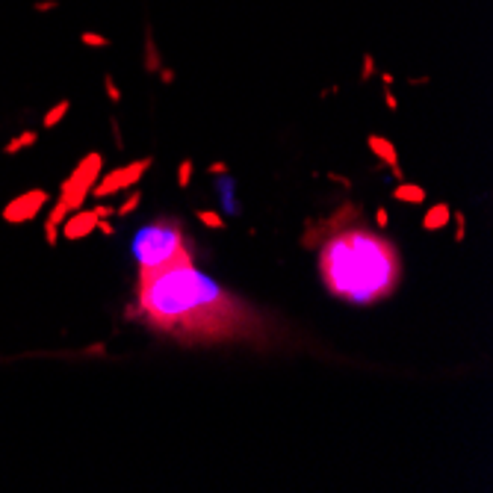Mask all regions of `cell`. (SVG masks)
<instances>
[{"label": "cell", "mask_w": 493, "mask_h": 493, "mask_svg": "<svg viewBox=\"0 0 493 493\" xmlns=\"http://www.w3.org/2000/svg\"><path fill=\"white\" fill-rule=\"evenodd\" d=\"M142 322L183 346H222L272 340V322L255 304L195 269L192 260L139 272L136 304Z\"/></svg>", "instance_id": "cell-1"}, {"label": "cell", "mask_w": 493, "mask_h": 493, "mask_svg": "<svg viewBox=\"0 0 493 493\" xmlns=\"http://www.w3.org/2000/svg\"><path fill=\"white\" fill-rule=\"evenodd\" d=\"M319 278L334 299L349 304H378L399 290L402 257L387 236L358 224L322 243Z\"/></svg>", "instance_id": "cell-2"}, {"label": "cell", "mask_w": 493, "mask_h": 493, "mask_svg": "<svg viewBox=\"0 0 493 493\" xmlns=\"http://www.w3.org/2000/svg\"><path fill=\"white\" fill-rule=\"evenodd\" d=\"M133 257L139 272H154L163 266L192 260V245L177 219H154L133 236Z\"/></svg>", "instance_id": "cell-3"}, {"label": "cell", "mask_w": 493, "mask_h": 493, "mask_svg": "<svg viewBox=\"0 0 493 493\" xmlns=\"http://www.w3.org/2000/svg\"><path fill=\"white\" fill-rule=\"evenodd\" d=\"M101 168H104V157L97 151H92L74 166V172L62 180L60 195H56V201L50 207V216L45 222V243L50 248L56 245V239H60V228H62L65 216H72L74 210H80L83 204H86V198L92 195V187L97 183V177H101Z\"/></svg>", "instance_id": "cell-4"}, {"label": "cell", "mask_w": 493, "mask_h": 493, "mask_svg": "<svg viewBox=\"0 0 493 493\" xmlns=\"http://www.w3.org/2000/svg\"><path fill=\"white\" fill-rule=\"evenodd\" d=\"M151 157L145 160H136V163H128V166H121V168H112V172H107L104 177H97V183L92 187V195L95 198H109V195H116V192H124V189H133L139 180L145 177V172L151 168Z\"/></svg>", "instance_id": "cell-5"}, {"label": "cell", "mask_w": 493, "mask_h": 493, "mask_svg": "<svg viewBox=\"0 0 493 493\" xmlns=\"http://www.w3.org/2000/svg\"><path fill=\"white\" fill-rule=\"evenodd\" d=\"M48 204H50V195L45 189H30V192L18 195V198H12L0 216L9 224H24V222H33Z\"/></svg>", "instance_id": "cell-6"}, {"label": "cell", "mask_w": 493, "mask_h": 493, "mask_svg": "<svg viewBox=\"0 0 493 493\" xmlns=\"http://www.w3.org/2000/svg\"><path fill=\"white\" fill-rule=\"evenodd\" d=\"M97 231V213L95 210H74L72 216H65V222H62V228H60V234L65 236V239H83V236H89V234H95Z\"/></svg>", "instance_id": "cell-7"}, {"label": "cell", "mask_w": 493, "mask_h": 493, "mask_svg": "<svg viewBox=\"0 0 493 493\" xmlns=\"http://www.w3.org/2000/svg\"><path fill=\"white\" fill-rule=\"evenodd\" d=\"M366 145H370V151L375 154L378 160H381L393 175H396V180H405V175H402V168H399V154H396V148H393V142L390 139H384L381 133H372L370 139H366Z\"/></svg>", "instance_id": "cell-8"}, {"label": "cell", "mask_w": 493, "mask_h": 493, "mask_svg": "<svg viewBox=\"0 0 493 493\" xmlns=\"http://www.w3.org/2000/svg\"><path fill=\"white\" fill-rule=\"evenodd\" d=\"M452 222V207H449L446 201H440V204H434L426 216H422V231H440V228H446V224Z\"/></svg>", "instance_id": "cell-9"}, {"label": "cell", "mask_w": 493, "mask_h": 493, "mask_svg": "<svg viewBox=\"0 0 493 493\" xmlns=\"http://www.w3.org/2000/svg\"><path fill=\"white\" fill-rule=\"evenodd\" d=\"M393 198L402 201V204H426V189L417 187V183H407L402 180L396 189H393Z\"/></svg>", "instance_id": "cell-10"}, {"label": "cell", "mask_w": 493, "mask_h": 493, "mask_svg": "<svg viewBox=\"0 0 493 493\" xmlns=\"http://www.w3.org/2000/svg\"><path fill=\"white\" fill-rule=\"evenodd\" d=\"M36 142H39V133H36V130H24V133H18L15 139H9V142L4 145V154H6V157H15L18 151L33 148Z\"/></svg>", "instance_id": "cell-11"}, {"label": "cell", "mask_w": 493, "mask_h": 493, "mask_svg": "<svg viewBox=\"0 0 493 493\" xmlns=\"http://www.w3.org/2000/svg\"><path fill=\"white\" fill-rule=\"evenodd\" d=\"M198 222L204 224V228H210V231H224V219H222V213H216V210H198Z\"/></svg>", "instance_id": "cell-12"}, {"label": "cell", "mask_w": 493, "mask_h": 493, "mask_svg": "<svg viewBox=\"0 0 493 493\" xmlns=\"http://www.w3.org/2000/svg\"><path fill=\"white\" fill-rule=\"evenodd\" d=\"M192 175H195V163H192V157L180 160V166H177V187H180V189H187L189 183H192Z\"/></svg>", "instance_id": "cell-13"}, {"label": "cell", "mask_w": 493, "mask_h": 493, "mask_svg": "<svg viewBox=\"0 0 493 493\" xmlns=\"http://www.w3.org/2000/svg\"><path fill=\"white\" fill-rule=\"evenodd\" d=\"M139 204H142V192H139V189H133V192L128 195V201H124V204H119L116 216H119V219H124V216L136 213V207H139Z\"/></svg>", "instance_id": "cell-14"}, {"label": "cell", "mask_w": 493, "mask_h": 493, "mask_svg": "<svg viewBox=\"0 0 493 493\" xmlns=\"http://www.w3.org/2000/svg\"><path fill=\"white\" fill-rule=\"evenodd\" d=\"M65 112H68V101H62V104H56L48 116H45V128H56L62 119H65Z\"/></svg>", "instance_id": "cell-15"}, {"label": "cell", "mask_w": 493, "mask_h": 493, "mask_svg": "<svg viewBox=\"0 0 493 493\" xmlns=\"http://www.w3.org/2000/svg\"><path fill=\"white\" fill-rule=\"evenodd\" d=\"M452 219H455V243H464V236H467V216L461 210H452Z\"/></svg>", "instance_id": "cell-16"}, {"label": "cell", "mask_w": 493, "mask_h": 493, "mask_svg": "<svg viewBox=\"0 0 493 493\" xmlns=\"http://www.w3.org/2000/svg\"><path fill=\"white\" fill-rule=\"evenodd\" d=\"M92 210H95V213H97V219H109L112 213H116V210H112V207H107V204H95Z\"/></svg>", "instance_id": "cell-17"}, {"label": "cell", "mask_w": 493, "mask_h": 493, "mask_svg": "<svg viewBox=\"0 0 493 493\" xmlns=\"http://www.w3.org/2000/svg\"><path fill=\"white\" fill-rule=\"evenodd\" d=\"M387 222H390V216H387V210L384 207H378V213H375V224H378V228H387Z\"/></svg>", "instance_id": "cell-18"}, {"label": "cell", "mask_w": 493, "mask_h": 493, "mask_svg": "<svg viewBox=\"0 0 493 493\" xmlns=\"http://www.w3.org/2000/svg\"><path fill=\"white\" fill-rule=\"evenodd\" d=\"M97 231H101V234H107V236H112V234H116V228H112V224H109V219H97Z\"/></svg>", "instance_id": "cell-19"}, {"label": "cell", "mask_w": 493, "mask_h": 493, "mask_svg": "<svg viewBox=\"0 0 493 493\" xmlns=\"http://www.w3.org/2000/svg\"><path fill=\"white\" fill-rule=\"evenodd\" d=\"M207 172H210V175H228V166H224V163H213V166L207 168Z\"/></svg>", "instance_id": "cell-20"}, {"label": "cell", "mask_w": 493, "mask_h": 493, "mask_svg": "<svg viewBox=\"0 0 493 493\" xmlns=\"http://www.w3.org/2000/svg\"><path fill=\"white\" fill-rule=\"evenodd\" d=\"M107 92H109V97H112V101H119V89L112 86V80H107Z\"/></svg>", "instance_id": "cell-21"}]
</instances>
